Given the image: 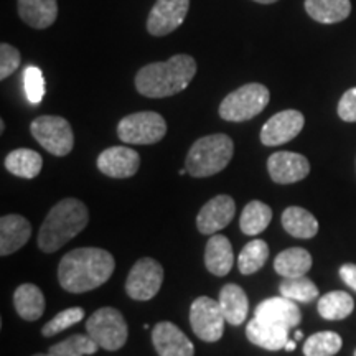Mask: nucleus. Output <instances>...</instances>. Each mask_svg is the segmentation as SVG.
I'll return each instance as SVG.
<instances>
[{
  "mask_svg": "<svg viewBox=\"0 0 356 356\" xmlns=\"http://www.w3.org/2000/svg\"><path fill=\"white\" fill-rule=\"evenodd\" d=\"M114 267V257L106 249L78 248L60 261L58 280L66 292L84 293L108 282Z\"/></svg>",
  "mask_w": 356,
  "mask_h": 356,
  "instance_id": "obj_1",
  "label": "nucleus"
},
{
  "mask_svg": "<svg viewBox=\"0 0 356 356\" xmlns=\"http://www.w3.org/2000/svg\"><path fill=\"white\" fill-rule=\"evenodd\" d=\"M197 74V61L190 55H175L160 63L145 65L136 74V88L142 96L168 97L178 95Z\"/></svg>",
  "mask_w": 356,
  "mask_h": 356,
  "instance_id": "obj_2",
  "label": "nucleus"
},
{
  "mask_svg": "<svg viewBox=\"0 0 356 356\" xmlns=\"http://www.w3.org/2000/svg\"><path fill=\"white\" fill-rule=\"evenodd\" d=\"M88 221L86 204L76 198L61 200L44 218L38 231V248L47 254H51L81 233Z\"/></svg>",
  "mask_w": 356,
  "mask_h": 356,
  "instance_id": "obj_3",
  "label": "nucleus"
},
{
  "mask_svg": "<svg viewBox=\"0 0 356 356\" xmlns=\"http://www.w3.org/2000/svg\"><path fill=\"white\" fill-rule=\"evenodd\" d=\"M234 154V144L226 134H211L191 145L185 159V168L191 177L204 178L225 170Z\"/></svg>",
  "mask_w": 356,
  "mask_h": 356,
  "instance_id": "obj_4",
  "label": "nucleus"
},
{
  "mask_svg": "<svg viewBox=\"0 0 356 356\" xmlns=\"http://www.w3.org/2000/svg\"><path fill=\"white\" fill-rule=\"evenodd\" d=\"M270 92L264 84L249 83L229 92L220 104L221 119L229 122H244L256 118L269 104Z\"/></svg>",
  "mask_w": 356,
  "mask_h": 356,
  "instance_id": "obj_5",
  "label": "nucleus"
},
{
  "mask_svg": "<svg viewBox=\"0 0 356 356\" xmlns=\"http://www.w3.org/2000/svg\"><path fill=\"white\" fill-rule=\"evenodd\" d=\"M86 333L106 351H118L126 345L129 328L124 315L114 307H102L86 320Z\"/></svg>",
  "mask_w": 356,
  "mask_h": 356,
  "instance_id": "obj_6",
  "label": "nucleus"
},
{
  "mask_svg": "<svg viewBox=\"0 0 356 356\" xmlns=\"http://www.w3.org/2000/svg\"><path fill=\"white\" fill-rule=\"evenodd\" d=\"M167 122L159 113L144 111L121 119L118 124V137L124 144L150 145L165 137Z\"/></svg>",
  "mask_w": 356,
  "mask_h": 356,
  "instance_id": "obj_7",
  "label": "nucleus"
},
{
  "mask_svg": "<svg viewBox=\"0 0 356 356\" xmlns=\"http://www.w3.org/2000/svg\"><path fill=\"white\" fill-rule=\"evenodd\" d=\"M30 131H32L35 140L56 157H65L73 150V129L65 118L40 115L30 124Z\"/></svg>",
  "mask_w": 356,
  "mask_h": 356,
  "instance_id": "obj_8",
  "label": "nucleus"
},
{
  "mask_svg": "<svg viewBox=\"0 0 356 356\" xmlns=\"http://www.w3.org/2000/svg\"><path fill=\"white\" fill-rule=\"evenodd\" d=\"M226 318L222 315L220 302L210 297H198L190 307V325L191 330L200 340L207 343H215L221 340L225 333Z\"/></svg>",
  "mask_w": 356,
  "mask_h": 356,
  "instance_id": "obj_9",
  "label": "nucleus"
},
{
  "mask_svg": "<svg viewBox=\"0 0 356 356\" xmlns=\"http://www.w3.org/2000/svg\"><path fill=\"white\" fill-rule=\"evenodd\" d=\"M163 282V267L152 257H142L132 266L126 280V293L131 299L145 302L157 296Z\"/></svg>",
  "mask_w": 356,
  "mask_h": 356,
  "instance_id": "obj_10",
  "label": "nucleus"
},
{
  "mask_svg": "<svg viewBox=\"0 0 356 356\" xmlns=\"http://www.w3.org/2000/svg\"><path fill=\"white\" fill-rule=\"evenodd\" d=\"M190 0H157L147 19V32L154 37H165L184 24Z\"/></svg>",
  "mask_w": 356,
  "mask_h": 356,
  "instance_id": "obj_11",
  "label": "nucleus"
},
{
  "mask_svg": "<svg viewBox=\"0 0 356 356\" xmlns=\"http://www.w3.org/2000/svg\"><path fill=\"white\" fill-rule=\"evenodd\" d=\"M304 114L296 109L280 111L267 121L261 129V142L267 147L287 144L304 129Z\"/></svg>",
  "mask_w": 356,
  "mask_h": 356,
  "instance_id": "obj_12",
  "label": "nucleus"
},
{
  "mask_svg": "<svg viewBox=\"0 0 356 356\" xmlns=\"http://www.w3.org/2000/svg\"><path fill=\"white\" fill-rule=\"evenodd\" d=\"M267 172L279 185L297 184L310 173V162L296 152H275L267 159Z\"/></svg>",
  "mask_w": 356,
  "mask_h": 356,
  "instance_id": "obj_13",
  "label": "nucleus"
},
{
  "mask_svg": "<svg viewBox=\"0 0 356 356\" xmlns=\"http://www.w3.org/2000/svg\"><path fill=\"white\" fill-rule=\"evenodd\" d=\"M254 317L266 323L275 325V327L292 330L300 323L302 314L299 307H297V302L280 296L262 300L254 309Z\"/></svg>",
  "mask_w": 356,
  "mask_h": 356,
  "instance_id": "obj_14",
  "label": "nucleus"
},
{
  "mask_svg": "<svg viewBox=\"0 0 356 356\" xmlns=\"http://www.w3.org/2000/svg\"><path fill=\"white\" fill-rule=\"evenodd\" d=\"M139 167V154L126 145L109 147L97 157V168L111 178H131L136 175Z\"/></svg>",
  "mask_w": 356,
  "mask_h": 356,
  "instance_id": "obj_15",
  "label": "nucleus"
},
{
  "mask_svg": "<svg viewBox=\"0 0 356 356\" xmlns=\"http://www.w3.org/2000/svg\"><path fill=\"white\" fill-rule=\"evenodd\" d=\"M236 213L234 200L228 195H218L200 210L197 228L202 234H216L233 221Z\"/></svg>",
  "mask_w": 356,
  "mask_h": 356,
  "instance_id": "obj_16",
  "label": "nucleus"
},
{
  "mask_svg": "<svg viewBox=\"0 0 356 356\" xmlns=\"http://www.w3.org/2000/svg\"><path fill=\"white\" fill-rule=\"evenodd\" d=\"M152 343L159 356H195V346L177 325L160 322L152 330Z\"/></svg>",
  "mask_w": 356,
  "mask_h": 356,
  "instance_id": "obj_17",
  "label": "nucleus"
},
{
  "mask_svg": "<svg viewBox=\"0 0 356 356\" xmlns=\"http://www.w3.org/2000/svg\"><path fill=\"white\" fill-rule=\"evenodd\" d=\"M32 226L20 215H3L0 218V254L10 256L29 243Z\"/></svg>",
  "mask_w": 356,
  "mask_h": 356,
  "instance_id": "obj_18",
  "label": "nucleus"
},
{
  "mask_svg": "<svg viewBox=\"0 0 356 356\" xmlns=\"http://www.w3.org/2000/svg\"><path fill=\"white\" fill-rule=\"evenodd\" d=\"M234 262V252L229 239L222 234H213L204 249V266L213 275L222 277L229 274Z\"/></svg>",
  "mask_w": 356,
  "mask_h": 356,
  "instance_id": "obj_19",
  "label": "nucleus"
},
{
  "mask_svg": "<svg viewBox=\"0 0 356 356\" xmlns=\"http://www.w3.org/2000/svg\"><path fill=\"white\" fill-rule=\"evenodd\" d=\"M246 337L256 346H261L264 350L277 351L286 348V343L289 341V330L287 328L266 323L254 317L252 320H249L246 327Z\"/></svg>",
  "mask_w": 356,
  "mask_h": 356,
  "instance_id": "obj_20",
  "label": "nucleus"
},
{
  "mask_svg": "<svg viewBox=\"0 0 356 356\" xmlns=\"http://www.w3.org/2000/svg\"><path fill=\"white\" fill-rule=\"evenodd\" d=\"M19 13L26 25L43 30L55 24L58 2L56 0H19Z\"/></svg>",
  "mask_w": 356,
  "mask_h": 356,
  "instance_id": "obj_21",
  "label": "nucleus"
},
{
  "mask_svg": "<svg viewBox=\"0 0 356 356\" xmlns=\"http://www.w3.org/2000/svg\"><path fill=\"white\" fill-rule=\"evenodd\" d=\"M220 307L222 315H225L226 322L234 325L244 323V320L248 317L249 310V300L246 292L241 287L236 286V284H226L220 292Z\"/></svg>",
  "mask_w": 356,
  "mask_h": 356,
  "instance_id": "obj_22",
  "label": "nucleus"
},
{
  "mask_svg": "<svg viewBox=\"0 0 356 356\" xmlns=\"http://www.w3.org/2000/svg\"><path fill=\"white\" fill-rule=\"evenodd\" d=\"M312 254L304 248H291L279 252L274 259V269L284 279L302 277L310 270Z\"/></svg>",
  "mask_w": 356,
  "mask_h": 356,
  "instance_id": "obj_23",
  "label": "nucleus"
},
{
  "mask_svg": "<svg viewBox=\"0 0 356 356\" xmlns=\"http://www.w3.org/2000/svg\"><path fill=\"white\" fill-rule=\"evenodd\" d=\"M13 305L22 318L26 322H35L44 312L43 292L33 284H22L13 293Z\"/></svg>",
  "mask_w": 356,
  "mask_h": 356,
  "instance_id": "obj_24",
  "label": "nucleus"
},
{
  "mask_svg": "<svg viewBox=\"0 0 356 356\" xmlns=\"http://www.w3.org/2000/svg\"><path fill=\"white\" fill-rule=\"evenodd\" d=\"M305 10L318 24H338L351 13L350 0H305Z\"/></svg>",
  "mask_w": 356,
  "mask_h": 356,
  "instance_id": "obj_25",
  "label": "nucleus"
},
{
  "mask_svg": "<svg viewBox=\"0 0 356 356\" xmlns=\"http://www.w3.org/2000/svg\"><path fill=\"white\" fill-rule=\"evenodd\" d=\"M282 226L289 234L299 239H310L318 233L317 218L300 207H289L284 210Z\"/></svg>",
  "mask_w": 356,
  "mask_h": 356,
  "instance_id": "obj_26",
  "label": "nucleus"
},
{
  "mask_svg": "<svg viewBox=\"0 0 356 356\" xmlns=\"http://www.w3.org/2000/svg\"><path fill=\"white\" fill-rule=\"evenodd\" d=\"M43 159L32 149H15L6 157V168L20 178H35L42 172Z\"/></svg>",
  "mask_w": 356,
  "mask_h": 356,
  "instance_id": "obj_27",
  "label": "nucleus"
},
{
  "mask_svg": "<svg viewBox=\"0 0 356 356\" xmlns=\"http://www.w3.org/2000/svg\"><path fill=\"white\" fill-rule=\"evenodd\" d=\"M318 314L325 320H343L355 310V300L348 292L333 291L318 299Z\"/></svg>",
  "mask_w": 356,
  "mask_h": 356,
  "instance_id": "obj_28",
  "label": "nucleus"
},
{
  "mask_svg": "<svg viewBox=\"0 0 356 356\" xmlns=\"http://www.w3.org/2000/svg\"><path fill=\"white\" fill-rule=\"evenodd\" d=\"M270 220H273V210L267 207L266 203L259 202V200H252L244 207L241 220H239V226L241 231L248 236H257L269 226Z\"/></svg>",
  "mask_w": 356,
  "mask_h": 356,
  "instance_id": "obj_29",
  "label": "nucleus"
},
{
  "mask_svg": "<svg viewBox=\"0 0 356 356\" xmlns=\"http://www.w3.org/2000/svg\"><path fill=\"white\" fill-rule=\"evenodd\" d=\"M267 257H269V246L266 241H262V239L249 241L238 257L239 273L243 275L256 274L257 270L264 267Z\"/></svg>",
  "mask_w": 356,
  "mask_h": 356,
  "instance_id": "obj_30",
  "label": "nucleus"
},
{
  "mask_svg": "<svg viewBox=\"0 0 356 356\" xmlns=\"http://www.w3.org/2000/svg\"><path fill=\"white\" fill-rule=\"evenodd\" d=\"M279 292L282 293V297H287L293 302H300V304H310L312 300L318 297V287L305 275L284 279L279 286Z\"/></svg>",
  "mask_w": 356,
  "mask_h": 356,
  "instance_id": "obj_31",
  "label": "nucleus"
},
{
  "mask_svg": "<svg viewBox=\"0 0 356 356\" xmlns=\"http://www.w3.org/2000/svg\"><path fill=\"white\" fill-rule=\"evenodd\" d=\"M341 337L335 332H318L307 338L304 345L305 356H335L341 350Z\"/></svg>",
  "mask_w": 356,
  "mask_h": 356,
  "instance_id": "obj_32",
  "label": "nucleus"
},
{
  "mask_svg": "<svg viewBox=\"0 0 356 356\" xmlns=\"http://www.w3.org/2000/svg\"><path fill=\"white\" fill-rule=\"evenodd\" d=\"M99 350V346L91 337L88 335H73L68 337L66 340L60 341V343L53 345L48 353L53 356H86V355H95Z\"/></svg>",
  "mask_w": 356,
  "mask_h": 356,
  "instance_id": "obj_33",
  "label": "nucleus"
},
{
  "mask_svg": "<svg viewBox=\"0 0 356 356\" xmlns=\"http://www.w3.org/2000/svg\"><path fill=\"white\" fill-rule=\"evenodd\" d=\"M83 318H84V310L81 309V307H71V309L60 312V314L55 315L50 322L44 325V327L42 328V335L47 338L56 335V333L63 332V330H66V328L79 323Z\"/></svg>",
  "mask_w": 356,
  "mask_h": 356,
  "instance_id": "obj_34",
  "label": "nucleus"
},
{
  "mask_svg": "<svg viewBox=\"0 0 356 356\" xmlns=\"http://www.w3.org/2000/svg\"><path fill=\"white\" fill-rule=\"evenodd\" d=\"M24 88L26 99L32 104H40L44 96V79L42 70L37 66H29L24 71Z\"/></svg>",
  "mask_w": 356,
  "mask_h": 356,
  "instance_id": "obj_35",
  "label": "nucleus"
},
{
  "mask_svg": "<svg viewBox=\"0 0 356 356\" xmlns=\"http://www.w3.org/2000/svg\"><path fill=\"white\" fill-rule=\"evenodd\" d=\"M22 56L15 47L8 43L0 44V79H7L20 66Z\"/></svg>",
  "mask_w": 356,
  "mask_h": 356,
  "instance_id": "obj_36",
  "label": "nucleus"
},
{
  "mask_svg": "<svg viewBox=\"0 0 356 356\" xmlns=\"http://www.w3.org/2000/svg\"><path fill=\"white\" fill-rule=\"evenodd\" d=\"M338 115L345 122H356V88H351L338 102Z\"/></svg>",
  "mask_w": 356,
  "mask_h": 356,
  "instance_id": "obj_37",
  "label": "nucleus"
},
{
  "mask_svg": "<svg viewBox=\"0 0 356 356\" xmlns=\"http://www.w3.org/2000/svg\"><path fill=\"white\" fill-rule=\"evenodd\" d=\"M340 277L351 291L356 292V264H343L340 267Z\"/></svg>",
  "mask_w": 356,
  "mask_h": 356,
  "instance_id": "obj_38",
  "label": "nucleus"
},
{
  "mask_svg": "<svg viewBox=\"0 0 356 356\" xmlns=\"http://www.w3.org/2000/svg\"><path fill=\"white\" fill-rule=\"evenodd\" d=\"M286 351H293L296 350V341H292V340H289L287 343H286V348H284Z\"/></svg>",
  "mask_w": 356,
  "mask_h": 356,
  "instance_id": "obj_39",
  "label": "nucleus"
},
{
  "mask_svg": "<svg viewBox=\"0 0 356 356\" xmlns=\"http://www.w3.org/2000/svg\"><path fill=\"white\" fill-rule=\"evenodd\" d=\"M257 3H264V6H269V3H275L277 0H254Z\"/></svg>",
  "mask_w": 356,
  "mask_h": 356,
  "instance_id": "obj_40",
  "label": "nucleus"
},
{
  "mask_svg": "<svg viewBox=\"0 0 356 356\" xmlns=\"http://www.w3.org/2000/svg\"><path fill=\"white\" fill-rule=\"evenodd\" d=\"M302 337H304V335H302V332L297 330V332H296V340H300Z\"/></svg>",
  "mask_w": 356,
  "mask_h": 356,
  "instance_id": "obj_41",
  "label": "nucleus"
},
{
  "mask_svg": "<svg viewBox=\"0 0 356 356\" xmlns=\"http://www.w3.org/2000/svg\"><path fill=\"white\" fill-rule=\"evenodd\" d=\"M33 356H53L51 353H37V355H33Z\"/></svg>",
  "mask_w": 356,
  "mask_h": 356,
  "instance_id": "obj_42",
  "label": "nucleus"
},
{
  "mask_svg": "<svg viewBox=\"0 0 356 356\" xmlns=\"http://www.w3.org/2000/svg\"><path fill=\"white\" fill-rule=\"evenodd\" d=\"M355 356H356V350H355Z\"/></svg>",
  "mask_w": 356,
  "mask_h": 356,
  "instance_id": "obj_43",
  "label": "nucleus"
}]
</instances>
